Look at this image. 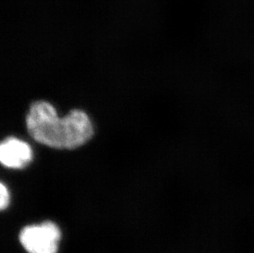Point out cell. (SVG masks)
<instances>
[{
  "mask_svg": "<svg viewBox=\"0 0 254 253\" xmlns=\"http://www.w3.org/2000/svg\"><path fill=\"white\" fill-rule=\"evenodd\" d=\"M60 239V229L51 221L27 226L20 234V242L28 253H57Z\"/></svg>",
  "mask_w": 254,
  "mask_h": 253,
  "instance_id": "cell-2",
  "label": "cell"
},
{
  "mask_svg": "<svg viewBox=\"0 0 254 253\" xmlns=\"http://www.w3.org/2000/svg\"><path fill=\"white\" fill-rule=\"evenodd\" d=\"M32 157L31 146L21 139L9 136L0 144V162L4 167L22 170L31 163Z\"/></svg>",
  "mask_w": 254,
  "mask_h": 253,
  "instance_id": "cell-3",
  "label": "cell"
},
{
  "mask_svg": "<svg viewBox=\"0 0 254 253\" xmlns=\"http://www.w3.org/2000/svg\"><path fill=\"white\" fill-rule=\"evenodd\" d=\"M29 135L38 143L57 150H74L83 146L93 136L88 115L72 110L59 117L56 108L45 101L34 102L26 118Z\"/></svg>",
  "mask_w": 254,
  "mask_h": 253,
  "instance_id": "cell-1",
  "label": "cell"
},
{
  "mask_svg": "<svg viewBox=\"0 0 254 253\" xmlns=\"http://www.w3.org/2000/svg\"><path fill=\"white\" fill-rule=\"evenodd\" d=\"M10 196L9 191L7 190V187L1 183L0 184V208L3 210L7 207L9 204Z\"/></svg>",
  "mask_w": 254,
  "mask_h": 253,
  "instance_id": "cell-4",
  "label": "cell"
}]
</instances>
